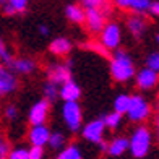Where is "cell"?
Instances as JSON below:
<instances>
[{"instance_id":"11","label":"cell","mask_w":159,"mask_h":159,"mask_svg":"<svg viewBox=\"0 0 159 159\" xmlns=\"http://www.w3.org/2000/svg\"><path fill=\"white\" fill-rule=\"evenodd\" d=\"M49 136H50V128L46 124L31 125L30 132H28V140L34 146H47Z\"/></svg>"},{"instance_id":"38","label":"cell","mask_w":159,"mask_h":159,"mask_svg":"<svg viewBox=\"0 0 159 159\" xmlns=\"http://www.w3.org/2000/svg\"><path fill=\"white\" fill-rule=\"evenodd\" d=\"M157 128H159V120H157Z\"/></svg>"},{"instance_id":"26","label":"cell","mask_w":159,"mask_h":159,"mask_svg":"<svg viewBox=\"0 0 159 159\" xmlns=\"http://www.w3.org/2000/svg\"><path fill=\"white\" fill-rule=\"evenodd\" d=\"M149 3H151V0H133L132 7H130V10L135 11V13H140V15H141V13L148 11Z\"/></svg>"},{"instance_id":"14","label":"cell","mask_w":159,"mask_h":159,"mask_svg":"<svg viewBox=\"0 0 159 159\" xmlns=\"http://www.w3.org/2000/svg\"><path fill=\"white\" fill-rule=\"evenodd\" d=\"M36 68L38 67H36V62L33 59H13L10 65V70L20 75H31L36 71Z\"/></svg>"},{"instance_id":"20","label":"cell","mask_w":159,"mask_h":159,"mask_svg":"<svg viewBox=\"0 0 159 159\" xmlns=\"http://www.w3.org/2000/svg\"><path fill=\"white\" fill-rule=\"evenodd\" d=\"M57 159H83V153L78 144H65L60 149Z\"/></svg>"},{"instance_id":"4","label":"cell","mask_w":159,"mask_h":159,"mask_svg":"<svg viewBox=\"0 0 159 159\" xmlns=\"http://www.w3.org/2000/svg\"><path fill=\"white\" fill-rule=\"evenodd\" d=\"M149 112H151V107L148 104V101L143 96H140V94L130 96V104H128V109H127L125 114L132 122L146 120L149 117Z\"/></svg>"},{"instance_id":"17","label":"cell","mask_w":159,"mask_h":159,"mask_svg":"<svg viewBox=\"0 0 159 159\" xmlns=\"http://www.w3.org/2000/svg\"><path fill=\"white\" fill-rule=\"evenodd\" d=\"M65 16H67L71 23L81 25L84 23V7L78 3H71L65 7Z\"/></svg>"},{"instance_id":"28","label":"cell","mask_w":159,"mask_h":159,"mask_svg":"<svg viewBox=\"0 0 159 159\" xmlns=\"http://www.w3.org/2000/svg\"><path fill=\"white\" fill-rule=\"evenodd\" d=\"M146 67L159 73V52H151L146 57Z\"/></svg>"},{"instance_id":"13","label":"cell","mask_w":159,"mask_h":159,"mask_svg":"<svg viewBox=\"0 0 159 159\" xmlns=\"http://www.w3.org/2000/svg\"><path fill=\"white\" fill-rule=\"evenodd\" d=\"M59 98H62L63 101H78L81 98V88L73 80H68L59 86Z\"/></svg>"},{"instance_id":"6","label":"cell","mask_w":159,"mask_h":159,"mask_svg":"<svg viewBox=\"0 0 159 159\" xmlns=\"http://www.w3.org/2000/svg\"><path fill=\"white\" fill-rule=\"evenodd\" d=\"M104 132H106V125H104L102 119L91 120L86 125H83L81 130H80V133H81V136L86 141L94 143V144H99L104 140Z\"/></svg>"},{"instance_id":"32","label":"cell","mask_w":159,"mask_h":159,"mask_svg":"<svg viewBox=\"0 0 159 159\" xmlns=\"http://www.w3.org/2000/svg\"><path fill=\"white\" fill-rule=\"evenodd\" d=\"M3 115H5V119L7 120H16L18 119V109H16V106H7L5 107V111H3Z\"/></svg>"},{"instance_id":"19","label":"cell","mask_w":159,"mask_h":159,"mask_svg":"<svg viewBox=\"0 0 159 159\" xmlns=\"http://www.w3.org/2000/svg\"><path fill=\"white\" fill-rule=\"evenodd\" d=\"M28 2L30 0H7V3L2 7V10L5 15H18V13L26 11Z\"/></svg>"},{"instance_id":"24","label":"cell","mask_w":159,"mask_h":159,"mask_svg":"<svg viewBox=\"0 0 159 159\" xmlns=\"http://www.w3.org/2000/svg\"><path fill=\"white\" fill-rule=\"evenodd\" d=\"M128 104H130V96L128 94H119L114 99V111L124 115L128 109Z\"/></svg>"},{"instance_id":"2","label":"cell","mask_w":159,"mask_h":159,"mask_svg":"<svg viewBox=\"0 0 159 159\" xmlns=\"http://www.w3.org/2000/svg\"><path fill=\"white\" fill-rule=\"evenodd\" d=\"M151 148V133L146 127H138L135 128V132L132 133V138L128 140V149L132 153L133 157L143 159L149 153Z\"/></svg>"},{"instance_id":"16","label":"cell","mask_w":159,"mask_h":159,"mask_svg":"<svg viewBox=\"0 0 159 159\" xmlns=\"http://www.w3.org/2000/svg\"><path fill=\"white\" fill-rule=\"evenodd\" d=\"M49 50L52 52L54 55H68L70 50H71V41L67 38H55L49 46Z\"/></svg>"},{"instance_id":"33","label":"cell","mask_w":159,"mask_h":159,"mask_svg":"<svg viewBox=\"0 0 159 159\" xmlns=\"http://www.w3.org/2000/svg\"><path fill=\"white\" fill-rule=\"evenodd\" d=\"M132 2H133V0H114V3L117 5L119 8H122V10H130Z\"/></svg>"},{"instance_id":"18","label":"cell","mask_w":159,"mask_h":159,"mask_svg":"<svg viewBox=\"0 0 159 159\" xmlns=\"http://www.w3.org/2000/svg\"><path fill=\"white\" fill-rule=\"evenodd\" d=\"M127 28L135 38H140L144 33V30H146V21H144L143 16H140V13H136L135 16H130L127 20Z\"/></svg>"},{"instance_id":"39","label":"cell","mask_w":159,"mask_h":159,"mask_svg":"<svg viewBox=\"0 0 159 159\" xmlns=\"http://www.w3.org/2000/svg\"><path fill=\"white\" fill-rule=\"evenodd\" d=\"M157 140H159V133H157Z\"/></svg>"},{"instance_id":"40","label":"cell","mask_w":159,"mask_h":159,"mask_svg":"<svg viewBox=\"0 0 159 159\" xmlns=\"http://www.w3.org/2000/svg\"><path fill=\"white\" fill-rule=\"evenodd\" d=\"M55 159H57V157H55Z\"/></svg>"},{"instance_id":"34","label":"cell","mask_w":159,"mask_h":159,"mask_svg":"<svg viewBox=\"0 0 159 159\" xmlns=\"http://www.w3.org/2000/svg\"><path fill=\"white\" fill-rule=\"evenodd\" d=\"M148 11H149L153 16H159V0H156V2H151V3H149Z\"/></svg>"},{"instance_id":"5","label":"cell","mask_w":159,"mask_h":159,"mask_svg":"<svg viewBox=\"0 0 159 159\" xmlns=\"http://www.w3.org/2000/svg\"><path fill=\"white\" fill-rule=\"evenodd\" d=\"M99 42L102 44L107 50H115L119 49L122 42V30L117 23H106L104 28L101 30V39Z\"/></svg>"},{"instance_id":"21","label":"cell","mask_w":159,"mask_h":159,"mask_svg":"<svg viewBox=\"0 0 159 159\" xmlns=\"http://www.w3.org/2000/svg\"><path fill=\"white\" fill-rule=\"evenodd\" d=\"M65 144H67V136H65L62 132L55 130V132H50L49 136V141H47V146L54 151H60Z\"/></svg>"},{"instance_id":"3","label":"cell","mask_w":159,"mask_h":159,"mask_svg":"<svg viewBox=\"0 0 159 159\" xmlns=\"http://www.w3.org/2000/svg\"><path fill=\"white\" fill-rule=\"evenodd\" d=\"M62 120L71 133H78L83 127V112L78 101H63Z\"/></svg>"},{"instance_id":"23","label":"cell","mask_w":159,"mask_h":159,"mask_svg":"<svg viewBox=\"0 0 159 159\" xmlns=\"http://www.w3.org/2000/svg\"><path fill=\"white\" fill-rule=\"evenodd\" d=\"M102 120H104V125H106V128H109V130H117L119 127H120V124H122V114H119V112H111V114H107L106 117H102Z\"/></svg>"},{"instance_id":"9","label":"cell","mask_w":159,"mask_h":159,"mask_svg":"<svg viewBox=\"0 0 159 159\" xmlns=\"http://www.w3.org/2000/svg\"><path fill=\"white\" fill-rule=\"evenodd\" d=\"M46 76H47V81L60 86L65 81L71 80V71H70V67L65 63H52L47 67Z\"/></svg>"},{"instance_id":"27","label":"cell","mask_w":159,"mask_h":159,"mask_svg":"<svg viewBox=\"0 0 159 159\" xmlns=\"http://www.w3.org/2000/svg\"><path fill=\"white\" fill-rule=\"evenodd\" d=\"M8 159H30V154H28V149H26V148L18 146V148L10 149Z\"/></svg>"},{"instance_id":"35","label":"cell","mask_w":159,"mask_h":159,"mask_svg":"<svg viewBox=\"0 0 159 159\" xmlns=\"http://www.w3.org/2000/svg\"><path fill=\"white\" fill-rule=\"evenodd\" d=\"M38 31H39V34L42 36V38H47V36H49V28L46 25H39Z\"/></svg>"},{"instance_id":"30","label":"cell","mask_w":159,"mask_h":159,"mask_svg":"<svg viewBox=\"0 0 159 159\" xmlns=\"http://www.w3.org/2000/svg\"><path fill=\"white\" fill-rule=\"evenodd\" d=\"M30 159H44V146H34L31 144V148L28 149Z\"/></svg>"},{"instance_id":"31","label":"cell","mask_w":159,"mask_h":159,"mask_svg":"<svg viewBox=\"0 0 159 159\" xmlns=\"http://www.w3.org/2000/svg\"><path fill=\"white\" fill-rule=\"evenodd\" d=\"M83 3L84 8H101L104 10V3L106 0H80Z\"/></svg>"},{"instance_id":"15","label":"cell","mask_w":159,"mask_h":159,"mask_svg":"<svg viewBox=\"0 0 159 159\" xmlns=\"http://www.w3.org/2000/svg\"><path fill=\"white\" fill-rule=\"evenodd\" d=\"M128 151V138L125 136H117V138H114L111 143H107V149L106 153L112 156V157H119Z\"/></svg>"},{"instance_id":"7","label":"cell","mask_w":159,"mask_h":159,"mask_svg":"<svg viewBox=\"0 0 159 159\" xmlns=\"http://www.w3.org/2000/svg\"><path fill=\"white\" fill-rule=\"evenodd\" d=\"M16 88H18V80L15 76V71L0 62V98L15 93Z\"/></svg>"},{"instance_id":"29","label":"cell","mask_w":159,"mask_h":159,"mask_svg":"<svg viewBox=\"0 0 159 159\" xmlns=\"http://www.w3.org/2000/svg\"><path fill=\"white\" fill-rule=\"evenodd\" d=\"M8 153H10V144L5 136L0 133V159H8Z\"/></svg>"},{"instance_id":"1","label":"cell","mask_w":159,"mask_h":159,"mask_svg":"<svg viewBox=\"0 0 159 159\" xmlns=\"http://www.w3.org/2000/svg\"><path fill=\"white\" fill-rule=\"evenodd\" d=\"M111 76L117 83H125L135 76V65L128 52L122 49H115V54L111 59Z\"/></svg>"},{"instance_id":"22","label":"cell","mask_w":159,"mask_h":159,"mask_svg":"<svg viewBox=\"0 0 159 159\" xmlns=\"http://www.w3.org/2000/svg\"><path fill=\"white\" fill-rule=\"evenodd\" d=\"M42 94H44V99H47L49 102H55L59 99V86L47 81L42 86Z\"/></svg>"},{"instance_id":"37","label":"cell","mask_w":159,"mask_h":159,"mask_svg":"<svg viewBox=\"0 0 159 159\" xmlns=\"http://www.w3.org/2000/svg\"><path fill=\"white\" fill-rule=\"evenodd\" d=\"M156 41H157V42H159V34H157V36H156Z\"/></svg>"},{"instance_id":"25","label":"cell","mask_w":159,"mask_h":159,"mask_svg":"<svg viewBox=\"0 0 159 159\" xmlns=\"http://www.w3.org/2000/svg\"><path fill=\"white\" fill-rule=\"evenodd\" d=\"M0 62L5 63L7 67H10L11 62H13V57H11V54H10V50L7 49L5 41H3L2 36H0Z\"/></svg>"},{"instance_id":"8","label":"cell","mask_w":159,"mask_h":159,"mask_svg":"<svg viewBox=\"0 0 159 159\" xmlns=\"http://www.w3.org/2000/svg\"><path fill=\"white\" fill-rule=\"evenodd\" d=\"M50 112V102L47 99H39L31 106L30 114H28V120L31 125H38V124H46V120L49 117Z\"/></svg>"},{"instance_id":"12","label":"cell","mask_w":159,"mask_h":159,"mask_svg":"<svg viewBox=\"0 0 159 159\" xmlns=\"http://www.w3.org/2000/svg\"><path fill=\"white\" fill-rule=\"evenodd\" d=\"M159 81V73L151 68H141L138 73H136V86L143 91H148V89H153L154 86Z\"/></svg>"},{"instance_id":"36","label":"cell","mask_w":159,"mask_h":159,"mask_svg":"<svg viewBox=\"0 0 159 159\" xmlns=\"http://www.w3.org/2000/svg\"><path fill=\"white\" fill-rule=\"evenodd\" d=\"M5 3H7V0H0V7H3Z\"/></svg>"},{"instance_id":"10","label":"cell","mask_w":159,"mask_h":159,"mask_svg":"<svg viewBox=\"0 0 159 159\" xmlns=\"http://www.w3.org/2000/svg\"><path fill=\"white\" fill-rule=\"evenodd\" d=\"M84 25L91 33H101L106 25V16L101 8H84Z\"/></svg>"}]
</instances>
